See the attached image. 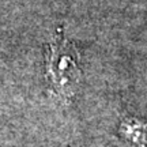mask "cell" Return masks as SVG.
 Returning <instances> with one entry per match:
<instances>
[{
  "instance_id": "cell-1",
  "label": "cell",
  "mask_w": 147,
  "mask_h": 147,
  "mask_svg": "<svg viewBox=\"0 0 147 147\" xmlns=\"http://www.w3.org/2000/svg\"><path fill=\"white\" fill-rule=\"evenodd\" d=\"M47 74L55 90L63 95L72 94L80 82L79 53L61 34H59L49 47Z\"/></svg>"
}]
</instances>
